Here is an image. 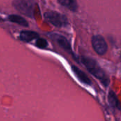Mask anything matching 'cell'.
Here are the masks:
<instances>
[{"label": "cell", "instance_id": "obj_1", "mask_svg": "<svg viewBox=\"0 0 121 121\" xmlns=\"http://www.w3.org/2000/svg\"><path fill=\"white\" fill-rule=\"evenodd\" d=\"M82 62L86 67L89 72L96 78L101 82L104 86H108L109 84V78L105 72L101 68L98 63L93 59L86 57H82Z\"/></svg>", "mask_w": 121, "mask_h": 121}, {"label": "cell", "instance_id": "obj_2", "mask_svg": "<svg viewBox=\"0 0 121 121\" xmlns=\"http://www.w3.org/2000/svg\"><path fill=\"white\" fill-rule=\"evenodd\" d=\"M12 4L21 13L30 18H33L35 5L33 0H13Z\"/></svg>", "mask_w": 121, "mask_h": 121}, {"label": "cell", "instance_id": "obj_3", "mask_svg": "<svg viewBox=\"0 0 121 121\" xmlns=\"http://www.w3.org/2000/svg\"><path fill=\"white\" fill-rule=\"evenodd\" d=\"M45 19L52 25L62 28L67 26L68 20L67 17L56 11H48L44 14Z\"/></svg>", "mask_w": 121, "mask_h": 121}, {"label": "cell", "instance_id": "obj_4", "mask_svg": "<svg viewBox=\"0 0 121 121\" xmlns=\"http://www.w3.org/2000/svg\"><path fill=\"white\" fill-rule=\"evenodd\" d=\"M91 44L93 48L98 55H104L106 53L108 50V45L102 35H94L91 39Z\"/></svg>", "mask_w": 121, "mask_h": 121}, {"label": "cell", "instance_id": "obj_5", "mask_svg": "<svg viewBox=\"0 0 121 121\" xmlns=\"http://www.w3.org/2000/svg\"><path fill=\"white\" fill-rule=\"evenodd\" d=\"M49 37L53 40L55 42H56L60 48L66 50L67 52L72 53V48L68 40L63 35L58 34V33H51L49 35Z\"/></svg>", "mask_w": 121, "mask_h": 121}, {"label": "cell", "instance_id": "obj_6", "mask_svg": "<svg viewBox=\"0 0 121 121\" xmlns=\"http://www.w3.org/2000/svg\"><path fill=\"white\" fill-rule=\"evenodd\" d=\"M72 69L73 72L74 73V74L77 76V77L79 79V80H80L82 83H84L85 84H87V85H91V82L89 79V78L80 69H79L76 66L72 65Z\"/></svg>", "mask_w": 121, "mask_h": 121}, {"label": "cell", "instance_id": "obj_7", "mask_svg": "<svg viewBox=\"0 0 121 121\" xmlns=\"http://www.w3.org/2000/svg\"><path fill=\"white\" fill-rule=\"evenodd\" d=\"M38 37L39 35L37 33L31 30H23L20 33L19 35L21 40L26 43L30 42L35 39H38Z\"/></svg>", "mask_w": 121, "mask_h": 121}, {"label": "cell", "instance_id": "obj_8", "mask_svg": "<svg viewBox=\"0 0 121 121\" xmlns=\"http://www.w3.org/2000/svg\"><path fill=\"white\" fill-rule=\"evenodd\" d=\"M8 19L9 21L17 23L21 26H23V27H28V23L27 21L23 17H22L21 16L16 15V14L10 15V16H9Z\"/></svg>", "mask_w": 121, "mask_h": 121}, {"label": "cell", "instance_id": "obj_9", "mask_svg": "<svg viewBox=\"0 0 121 121\" xmlns=\"http://www.w3.org/2000/svg\"><path fill=\"white\" fill-rule=\"evenodd\" d=\"M57 1L63 6L67 8L72 11H76L78 8L77 0H57Z\"/></svg>", "mask_w": 121, "mask_h": 121}, {"label": "cell", "instance_id": "obj_10", "mask_svg": "<svg viewBox=\"0 0 121 121\" xmlns=\"http://www.w3.org/2000/svg\"><path fill=\"white\" fill-rule=\"evenodd\" d=\"M108 102L109 104L114 107H118L119 104H118V99L116 96V94H114L113 91H110L109 94H108Z\"/></svg>", "mask_w": 121, "mask_h": 121}, {"label": "cell", "instance_id": "obj_11", "mask_svg": "<svg viewBox=\"0 0 121 121\" xmlns=\"http://www.w3.org/2000/svg\"><path fill=\"white\" fill-rule=\"evenodd\" d=\"M35 45L39 48H45L48 46V42L43 38H38L35 42Z\"/></svg>", "mask_w": 121, "mask_h": 121}]
</instances>
